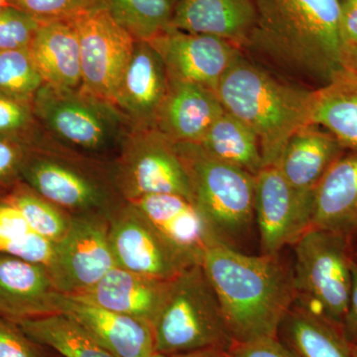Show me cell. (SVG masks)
<instances>
[{"instance_id": "1", "label": "cell", "mask_w": 357, "mask_h": 357, "mask_svg": "<svg viewBox=\"0 0 357 357\" xmlns=\"http://www.w3.org/2000/svg\"><path fill=\"white\" fill-rule=\"evenodd\" d=\"M256 22L244 51L319 89L342 66L338 0H255Z\"/></svg>"}, {"instance_id": "2", "label": "cell", "mask_w": 357, "mask_h": 357, "mask_svg": "<svg viewBox=\"0 0 357 357\" xmlns=\"http://www.w3.org/2000/svg\"><path fill=\"white\" fill-rule=\"evenodd\" d=\"M204 272L236 342L277 337L296 302L292 270L276 255H248L222 243L204 256Z\"/></svg>"}, {"instance_id": "3", "label": "cell", "mask_w": 357, "mask_h": 357, "mask_svg": "<svg viewBox=\"0 0 357 357\" xmlns=\"http://www.w3.org/2000/svg\"><path fill=\"white\" fill-rule=\"evenodd\" d=\"M215 93L223 109L257 136L264 167L277 166L293 134L310 124L314 89L280 79L244 52L222 77Z\"/></svg>"}, {"instance_id": "4", "label": "cell", "mask_w": 357, "mask_h": 357, "mask_svg": "<svg viewBox=\"0 0 357 357\" xmlns=\"http://www.w3.org/2000/svg\"><path fill=\"white\" fill-rule=\"evenodd\" d=\"M21 180L73 217L109 218L126 202L112 164L86 158L44 137L28 148Z\"/></svg>"}, {"instance_id": "5", "label": "cell", "mask_w": 357, "mask_h": 357, "mask_svg": "<svg viewBox=\"0 0 357 357\" xmlns=\"http://www.w3.org/2000/svg\"><path fill=\"white\" fill-rule=\"evenodd\" d=\"M44 138L86 158L112 164L132 128L112 102L83 89L44 84L33 100Z\"/></svg>"}, {"instance_id": "6", "label": "cell", "mask_w": 357, "mask_h": 357, "mask_svg": "<svg viewBox=\"0 0 357 357\" xmlns=\"http://www.w3.org/2000/svg\"><path fill=\"white\" fill-rule=\"evenodd\" d=\"M152 330L155 351L164 357L204 349L229 351L236 344L202 265L185 268L170 281Z\"/></svg>"}, {"instance_id": "7", "label": "cell", "mask_w": 357, "mask_h": 357, "mask_svg": "<svg viewBox=\"0 0 357 357\" xmlns=\"http://www.w3.org/2000/svg\"><path fill=\"white\" fill-rule=\"evenodd\" d=\"M175 144L189 176L192 203L218 238L236 248L255 220V176L211 156L197 143Z\"/></svg>"}, {"instance_id": "8", "label": "cell", "mask_w": 357, "mask_h": 357, "mask_svg": "<svg viewBox=\"0 0 357 357\" xmlns=\"http://www.w3.org/2000/svg\"><path fill=\"white\" fill-rule=\"evenodd\" d=\"M351 241L311 227L294 245L296 304L342 326L351 289Z\"/></svg>"}, {"instance_id": "9", "label": "cell", "mask_w": 357, "mask_h": 357, "mask_svg": "<svg viewBox=\"0 0 357 357\" xmlns=\"http://www.w3.org/2000/svg\"><path fill=\"white\" fill-rule=\"evenodd\" d=\"M112 167L126 202L164 194L192 201L189 176L175 142L157 129H133Z\"/></svg>"}, {"instance_id": "10", "label": "cell", "mask_w": 357, "mask_h": 357, "mask_svg": "<svg viewBox=\"0 0 357 357\" xmlns=\"http://www.w3.org/2000/svg\"><path fill=\"white\" fill-rule=\"evenodd\" d=\"M72 21L81 46V89L112 102L130 62L136 40L114 20L107 6Z\"/></svg>"}, {"instance_id": "11", "label": "cell", "mask_w": 357, "mask_h": 357, "mask_svg": "<svg viewBox=\"0 0 357 357\" xmlns=\"http://www.w3.org/2000/svg\"><path fill=\"white\" fill-rule=\"evenodd\" d=\"M115 266L109 218L74 217L67 236L56 243L50 271L58 290L75 296L95 286Z\"/></svg>"}, {"instance_id": "12", "label": "cell", "mask_w": 357, "mask_h": 357, "mask_svg": "<svg viewBox=\"0 0 357 357\" xmlns=\"http://www.w3.org/2000/svg\"><path fill=\"white\" fill-rule=\"evenodd\" d=\"M110 246L117 267L158 280H172L185 267L133 204L109 218Z\"/></svg>"}, {"instance_id": "13", "label": "cell", "mask_w": 357, "mask_h": 357, "mask_svg": "<svg viewBox=\"0 0 357 357\" xmlns=\"http://www.w3.org/2000/svg\"><path fill=\"white\" fill-rule=\"evenodd\" d=\"M255 178V222L262 255H279L312 227L314 203L296 194L278 166L264 167Z\"/></svg>"}, {"instance_id": "14", "label": "cell", "mask_w": 357, "mask_h": 357, "mask_svg": "<svg viewBox=\"0 0 357 357\" xmlns=\"http://www.w3.org/2000/svg\"><path fill=\"white\" fill-rule=\"evenodd\" d=\"M150 42L159 52L169 77L215 91L243 51L227 40L171 27Z\"/></svg>"}, {"instance_id": "15", "label": "cell", "mask_w": 357, "mask_h": 357, "mask_svg": "<svg viewBox=\"0 0 357 357\" xmlns=\"http://www.w3.org/2000/svg\"><path fill=\"white\" fill-rule=\"evenodd\" d=\"M129 203L151 223L185 267L203 264L208 251L223 243L191 199L151 195Z\"/></svg>"}, {"instance_id": "16", "label": "cell", "mask_w": 357, "mask_h": 357, "mask_svg": "<svg viewBox=\"0 0 357 357\" xmlns=\"http://www.w3.org/2000/svg\"><path fill=\"white\" fill-rule=\"evenodd\" d=\"M170 77L159 52L148 41L136 40L132 56L112 105L133 129H156L168 95Z\"/></svg>"}, {"instance_id": "17", "label": "cell", "mask_w": 357, "mask_h": 357, "mask_svg": "<svg viewBox=\"0 0 357 357\" xmlns=\"http://www.w3.org/2000/svg\"><path fill=\"white\" fill-rule=\"evenodd\" d=\"M62 294L48 267L0 253V316L20 321L56 314Z\"/></svg>"}, {"instance_id": "18", "label": "cell", "mask_w": 357, "mask_h": 357, "mask_svg": "<svg viewBox=\"0 0 357 357\" xmlns=\"http://www.w3.org/2000/svg\"><path fill=\"white\" fill-rule=\"evenodd\" d=\"M59 312L83 326L114 357L156 356L153 330L146 321L103 309L72 296L59 298Z\"/></svg>"}, {"instance_id": "19", "label": "cell", "mask_w": 357, "mask_h": 357, "mask_svg": "<svg viewBox=\"0 0 357 357\" xmlns=\"http://www.w3.org/2000/svg\"><path fill=\"white\" fill-rule=\"evenodd\" d=\"M344 154L345 150L332 134L309 124L288 140L277 166L296 194L314 203L319 183Z\"/></svg>"}, {"instance_id": "20", "label": "cell", "mask_w": 357, "mask_h": 357, "mask_svg": "<svg viewBox=\"0 0 357 357\" xmlns=\"http://www.w3.org/2000/svg\"><path fill=\"white\" fill-rule=\"evenodd\" d=\"M170 281L150 278L115 266L95 286L72 297L152 326Z\"/></svg>"}, {"instance_id": "21", "label": "cell", "mask_w": 357, "mask_h": 357, "mask_svg": "<svg viewBox=\"0 0 357 357\" xmlns=\"http://www.w3.org/2000/svg\"><path fill=\"white\" fill-rule=\"evenodd\" d=\"M255 22V0H178L172 27L218 37L243 51Z\"/></svg>"}, {"instance_id": "22", "label": "cell", "mask_w": 357, "mask_h": 357, "mask_svg": "<svg viewBox=\"0 0 357 357\" xmlns=\"http://www.w3.org/2000/svg\"><path fill=\"white\" fill-rule=\"evenodd\" d=\"M223 110L213 89L170 79L156 129L175 143H199Z\"/></svg>"}, {"instance_id": "23", "label": "cell", "mask_w": 357, "mask_h": 357, "mask_svg": "<svg viewBox=\"0 0 357 357\" xmlns=\"http://www.w3.org/2000/svg\"><path fill=\"white\" fill-rule=\"evenodd\" d=\"M312 227L357 236V152L342 155L319 183Z\"/></svg>"}, {"instance_id": "24", "label": "cell", "mask_w": 357, "mask_h": 357, "mask_svg": "<svg viewBox=\"0 0 357 357\" xmlns=\"http://www.w3.org/2000/svg\"><path fill=\"white\" fill-rule=\"evenodd\" d=\"M28 49L45 84L82 88L81 46L72 20L40 23Z\"/></svg>"}, {"instance_id": "25", "label": "cell", "mask_w": 357, "mask_h": 357, "mask_svg": "<svg viewBox=\"0 0 357 357\" xmlns=\"http://www.w3.org/2000/svg\"><path fill=\"white\" fill-rule=\"evenodd\" d=\"M310 124L332 134L345 152H357V73L342 69L314 89Z\"/></svg>"}, {"instance_id": "26", "label": "cell", "mask_w": 357, "mask_h": 357, "mask_svg": "<svg viewBox=\"0 0 357 357\" xmlns=\"http://www.w3.org/2000/svg\"><path fill=\"white\" fill-rule=\"evenodd\" d=\"M277 337L295 357H351V344L342 326L296 303Z\"/></svg>"}, {"instance_id": "27", "label": "cell", "mask_w": 357, "mask_h": 357, "mask_svg": "<svg viewBox=\"0 0 357 357\" xmlns=\"http://www.w3.org/2000/svg\"><path fill=\"white\" fill-rule=\"evenodd\" d=\"M197 144L211 156L253 176L264 168L257 136L227 110H223Z\"/></svg>"}, {"instance_id": "28", "label": "cell", "mask_w": 357, "mask_h": 357, "mask_svg": "<svg viewBox=\"0 0 357 357\" xmlns=\"http://www.w3.org/2000/svg\"><path fill=\"white\" fill-rule=\"evenodd\" d=\"M15 323L35 342L61 357H114L83 326L63 312Z\"/></svg>"}, {"instance_id": "29", "label": "cell", "mask_w": 357, "mask_h": 357, "mask_svg": "<svg viewBox=\"0 0 357 357\" xmlns=\"http://www.w3.org/2000/svg\"><path fill=\"white\" fill-rule=\"evenodd\" d=\"M0 253L38 263L51 269L56 243L34 231L6 197H0Z\"/></svg>"}, {"instance_id": "30", "label": "cell", "mask_w": 357, "mask_h": 357, "mask_svg": "<svg viewBox=\"0 0 357 357\" xmlns=\"http://www.w3.org/2000/svg\"><path fill=\"white\" fill-rule=\"evenodd\" d=\"M105 3L135 40L151 41L172 27L173 0H105Z\"/></svg>"}, {"instance_id": "31", "label": "cell", "mask_w": 357, "mask_h": 357, "mask_svg": "<svg viewBox=\"0 0 357 357\" xmlns=\"http://www.w3.org/2000/svg\"><path fill=\"white\" fill-rule=\"evenodd\" d=\"M6 198L20 211L30 227L53 243L67 236L74 217L59 208L25 183H18Z\"/></svg>"}, {"instance_id": "32", "label": "cell", "mask_w": 357, "mask_h": 357, "mask_svg": "<svg viewBox=\"0 0 357 357\" xmlns=\"http://www.w3.org/2000/svg\"><path fill=\"white\" fill-rule=\"evenodd\" d=\"M44 84L29 49L0 52V93L33 102Z\"/></svg>"}, {"instance_id": "33", "label": "cell", "mask_w": 357, "mask_h": 357, "mask_svg": "<svg viewBox=\"0 0 357 357\" xmlns=\"http://www.w3.org/2000/svg\"><path fill=\"white\" fill-rule=\"evenodd\" d=\"M0 137L32 146L43 139L33 102L0 93Z\"/></svg>"}, {"instance_id": "34", "label": "cell", "mask_w": 357, "mask_h": 357, "mask_svg": "<svg viewBox=\"0 0 357 357\" xmlns=\"http://www.w3.org/2000/svg\"><path fill=\"white\" fill-rule=\"evenodd\" d=\"M40 23L74 20L83 14L105 6V0H6Z\"/></svg>"}, {"instance_id": "35", "label": "cell", "mask_w": 357, "mask_h": 357, "mask_svg": "<svg viewBox=\"0 0 357 357\" xmlns=\"http://www.w3.org/2000/svg\"><path fill=\"white\" fill-rule=\"evenodd\" d=\"M40 22L13 6L0 7V52L28 49Z\"/></svg>"}, {"instance_id": "36", "label": "cell", "mask_w": 357, "mask_h": 357, "mask_svg": "<svg viewBox=\"0 0 357 357\" xmlns=\"http://www.w3.org/2000/svg\"><path fill=\"white\" fill-rule=\"evenodd\" d=\"M49 351L15 321L0 316V357H51Z\"/></svg>"}, {"instance_id": "37", "label": "cell", "mask_w": 357, "mask_h": 357, "mask_svg": "<svg viewBox=\"0 0 357 357\" xmlns=\"http://www.w3.org/2000/svg\"><path fill=\"white\" fill-rule=\"evenodd\" d=\"M29 145L0 137V197L6 196L21 180V170Z\"/></svg>"}, {"instance_id": "38", "label": "cell", "mask_w": 357, "mask_h": 357, "mask_svg": "<svg viewBox=\"0 0 357 357\" xmlns=\"http://www.w3.org/2000/svg\"><path fill=\"white\" fill-rule=\"evenodd\" d=\"M229 352L232 357H295L278 337L236 342Z\"/></svg>"}, {"instance_id": "39", "label": "cell", "mask_w": 357, "mask_h": 357, "mask_svg": "<svg viewBox=\"0 0 357 357\" xmlns=\"http://www.w3.org/2000/svg\"><path fill=\"white\" fill-rule=\"evenodd\" d=\"M342 51L357 45V0H338Z\"/></svg>"}, {"instance_id": "40", "label": "cell", "mask_w": 357, "mask_h": 357, "mask_svg": "<svg viewBox=\"0 0 357 357\" xmlns=\"http://www.w3.org/2000/svg\"><path fill=\"white\" fill-rule=\"evenodd\" d=\"M342 328L349 342L357 344V261L354 258L351 262V296Z\"/></svg>"}, {"instance_id": "41", "label": "cell", "mask_w": 357, "mask_h": 357, "mask_svg": "<svg viewBox=\"0 0 357 357\" xmlns=\"http://www.w3.org/2000/svg\"><path fill=\"white\" fill-rule=\"evenodd\" d=\"M342 66H344V69L357 73V45L344 49Z\"/></svg>"}, {"instance_id": "42", "label": "cell", "mask_w": 357, "mask_h": 357, "mask_svg": "<svg viewBox=\"0 0 357 357\" xmlns=\"http://www.w3.org/2000/svg\"><path fill=\"white\" fill-rule=\"evenodd\" d=\"M168 357H232L229 351H222V349H204L190 354H178V356H173Z\"/></svg>"}, {"instance_id": "43", "label": "cell", "mask_w": 357, "mask_h": 357, "mask_svg": "<svg viewBox=\"0 0 357 357\" xmlns=\"http://www.w3.org/2000/svg\"><path fill=\"white\" fill-rule=\"evenodd\" d=\"M351 357H357V344H351Z\"/></svg>"}, {"instance_id": "44", "label": "cell", "mask_w": 357, "mask_h": 357, "mask_svg": "<svg viewBox=\"0 0 357 357\" xmlns=\"http://www.w3.org/2000/svg\"><path fill=\"white\" fill-rule=\"evenodd\" d=\"M7 6L6 0H0V7Z\"/></svg>"}, {"instance_id": "45", "label": "cell", "mask_w": 357, "mask_h": 357, "mask_svg": "<svg viewBox=\"0 0 357 357\" xmlns=\"http://www.w3.org/2000/svg\"><path fill=\"white\" fill-rule=\"evenodd\" d=\"M154 357H164V356H159V354H156V356H155Z\"/></svg>"}, {"instance_id": "46", "label": "cell", "mask_w": 357, "mask_h": 357, "mask_svg": "<svg viewBox=\"0 0 357 357\" xmlns=\"http://www.w3.org/2000/svg\"><path fill=\"white\" fill-rule=\"evenodd\" d=\"M354 259H356V261H357V252H356V257H354Z\"/></svg>"}, {"instance_id": "47", "label": "cell", "mask_w": 357, "mask_h": 357, "mask_svg": "<svg viewBox=\"0 0 357 357\" xmlns=\"http://www.w3.org/2000/svg\"><path fill=\"white\" fill-rule=\"evenodd\" d=\"M174 2H175V4H176V2L178 1V0H173Z\"/></svg>"}]
</instances>
